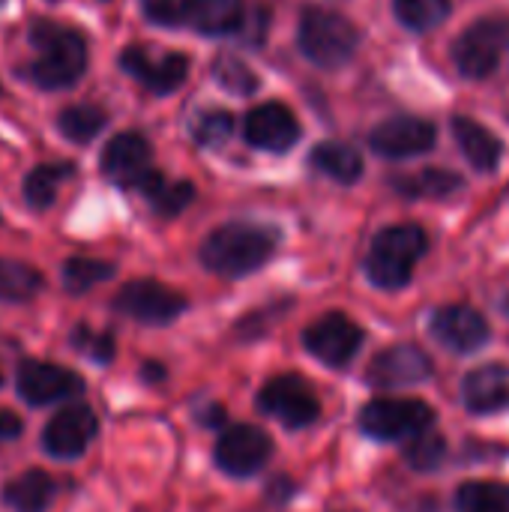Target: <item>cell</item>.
Wrapping results in <instances>:
<instances>
[{
	"mask_svg": "<svg viewBox=\"0 0 509 512\" xmlns=\"http://www.w3.org/2000/svg\"><path fill=\"white\" fill-rule=\"evenodd\" d=\"M42 291V273L24 261L0 258V303H27Z\"/></svg>",
	"mask_w": 509,
	"mask_h": 512,
	"instance_id": "cell-25",
	"label": "cell"
},
{
	"mask_svg": "<svg viewBox=\"0 0 509 512\" xmlns=\"http://www.w3.org/2000/svg\"><path fill=\"white\" fill-rule=\"evenodd\" d=\"M195 0H141V9L150 21L165 24V27H177L192 15Z\"/></svg>",
	"mask_w": 509,
	"mask_h": 512,
	"instance_id": "cell-36",
	"label": "cell"
},
{
	"mask_svg": "<svg viewBox=\"0 0 509 512\" xmlns=\"http://www.w3.org/2000/svg\"><path fill=\"white\" fill-rule=\"evenodd\" d=\"M0 3H3V0H0Z\"/></svg>",
	"mask_w": 509,
	"mask_h": 512,
	"instance_id": "cell-40",
	"label": "cell"
},
{
	"mask_svg": "<svg viewBox=\"0 0 509 512\" xmlns=\"http://www.w3.org/2000/svg\"><path fill=\"white\" fill-rule=\"evenodd\" d=\"M189 18L207 36H225L243 27V0H195Z\"/></svg>",
	"mask_w": 509,
	"mask_h": 512,
	"instance_id": "cell-24",
	"label": "cell"
},
{
	"mask_svg": "<svg viewBox=\"0 0 509 512\" xmlns=\"http://www.w3.org/2000/svg\"><path fill=\"white\" fill-rule=\"evenodd\" d=\"M144 378H165V372L159 363H150V366H144Z\"/></svg>",
	"mask_w": 509,
	"mask_h": 512,
	"instance_id": "cell-39",
	"label": "cell"
},
{
	"mask_svg": "<svg viewBox=\"0 0 509 512\" xmlns=\"http://www.w3.org/2000/svg\"><path fill=\"white\" fill-rule=\"evenodd\" d=\"M270 495H273L276 501H285V498H291V495H294V486H291L285 477H279V480H273V486H270Z\"/></svg>",
	"mask_w": 509,
	"mask_h": 512,
	"instance_id": "cell-38",
	"label": "cell"
},
{
	"mask_svg": "<svg viewBox=\"0 0 509 512\" xmlns=\"http://www.w3.org/2000/svg\"><path fill=\"white\" fill-rule=\"evenodd\" d=\"M243 132L252 147L267 150V153H285L300 141V123L294 111L285 108L282 102H267V105L252 108L246 114Z\"/></svg>",
	"mask_w": 509,
	"mask_h": 512,
	"instance_id": "cell-14",
	"label": "cell"
},
{
	"mask_svg": "<svg viewBox=\"0 0 509 512\" xmlns=\"http://www.w3.org/2000/svg\"><path fill=\"white\" fill-rule=\"evenodd\" d=\"M72 177V165L69 162H48V165H36L27 177H24V201L33 210H45L54 204L57 198V186Z\"/></svg>",
	"mask_w": 509,
	"mask_h": 512,
	"instance_id": "cell-26",
	"label": "cell"
},
{
	"mask_svg": "<svg viewBox=\"0 0 509 512\" xmlns=\"http://www.w3.org/2000/svg\"><path fill=\"white\" fill-rule=\"evenodd\" d=\"M372 147L390 159H408L426 153L435 144V126L420 117H390L372 129Z\"/></svg>",
	"mask_w": 509,
	"mask_h": 512,
	"instance_id": "cell-18",
	"label": "cell"
},
{
	"mask_svg": "<svg viewBox=\"0 0 509 512\" xmlns=\"http://www.w3.org/2000/svg\"><path fill=\"white\" fill-rule=\"evenodd\" d=\"M114 309L123 312L126 318L138 321V324H150V327H165L171 321H177L189 303L180 291L153 282V279H135L126 282L117 297H114Z\"/></svg>",
	"mask_w": 509,
	"mask_h": 512,
	"instance_id": "cell-7",
	"label": "cell"
},
{
	"mask_svg": "<svg viewBox=\"0 0 509 512\" xmlns=\"http://www.w3.org/2000/svg\"><path fill=\"white\" fill-rule=\"evenodd\" d=\"M258 408L285 429H306L321 417V399L300 375H276L258 393Z\"/></svg>",
	"mask_w": 509,
	"mask_h": 512,
	"instance_id": "cell-6",
	"label": "cell"
},
{
	"mask_svg": "<svg viewBox=\"0 0 509 512\" xmlns=\"http://www.w3.org/2000/svg\"><path fill=\"white\" fill-rule=\"evenodd\" d=\"M99 432V420L90 405H69L57 411L42 429V450L54 459H78Z\"/></svg>",
	"mask_w": 509,
	"mask_h": 512,
	"instance_id": "cell-12",
	"label": "cell"
},
{
	"mask_svg": "<svg viewBox=\"0 0 509 512\" xmlns=\"http://www.w3.org/2000/svg\"><path fill=\"white\" fill-rule=\"evenodd\" d=\"M450 12V0H396V15L411 30L438 27Z\"/></svg>",
	"mask_w": 509,
	"mask_h": 512,
	"instance_id": "cell-31",
	"label": "cell"
},
{
	"mask_svg": "<svg viewBox=\"0 0 509 512\" xmlns=\"http://www.w3.org/2000/svg\"><path fill=\"white\" fill-rule=\"evenodd\" d=\"M72 348H78L93 363H111L114 360V336L105 333V330L102 333L99 330H90L87 324H78L72 330Z\"/></svg>",
	"mask_w": 509,
	"mask_h": 512,
	"instance_id": "cell-35",
	"label": "cell"
},
{
	"mask_svg": "<svg viewBox=\"0 0 509 512\" xmlns=\"http://www.w3.org/2000/svg\"><path fill=\"white\" fill-rule=\"evenodd\" d=\"M357 42H360L357 27L339 12L309 9L300 21L303 54L324 69H339L342 63H348L357 51Z\"/></svg>",
	"mask_w": 509,
	"mask_h": 512,
	"instance_id": "cell-4",
	"label": "cell"
},
{
	"mask_svg": "<svg viewBox=\"0 0 509 512\" xmlns=\"http://www.w3.org/2000/svg\"><path fill=\"white\" fill-rule=\"evenodd\" d=\"M279 246V231L252 222H228L201 243V264L225 279H243L261 270Z\"/></svg>",
	"mask_w": 509,
	"mask_h": 512,
	"instance_id": "cell-1",
	"label": "cell"
},
{
	"mask_svg": "<svg viewBox=\"0 0 509 512\" xmlns=\"http://www.w3.org/2000/svg\"><path fill=\"white\" fill-rule=\"evenodd\" d=\"M114 276V264L99 258H69L63 264V288L69 294H87L90 288L108 282Z\"/></svg>",
	"mask_w": 509,
	"mask_h": 512,
	"instance_id": "cell-30",
	"label": "cell"
},
{
	"mask_svg": "<svg viewBox=\"0 0 509 512\" xmlns=\"http://www.w3.org/2000/svg\"><path fill=\"white\" fill-rule=\"evenodd\" d=\"M453 129H456V141H459L462 153L468 156V162L477 171H495L498 168L504 147L483 123H477L471 117H456Z\"/></svg>",
	"mask_w": 509,
	"mask_h": 512,
	"instance_id": "cell-21",
	"label": "cell"
},
{
	"mask_svg": "<svg viewBox=\"0 0 509 512\" xmlns=\"http://www.w3.org/2000/svg\"><path fill=\"white\" fill-rule=\"evenodd\" d=\"M153 147L141 132H120L102 150V171L111 183L138 189V183L153 171Z\"/></svg>",
	"mask_w": 509,
	"mask_h": 512,
	"instance_id": "cell-13",
	"label": "cell"
},
{
	"mask_svg": "<svg viewBox=\"0 0 509 512\" xmlns=\"http://www.w3.org/2000/svg\"><path fill=\"white\" fill-rule=\"evenodd\" d=\"M462 396L471 414H492L509 405V369L501 363H489L474 369L465 384Z\"/></svg>",
	"mask_w": 509,
	"mask_h": 512,
	"instance_id": "cell-19",
	"label": "cell"
},
{
	"mask_svg": "<svg viewBox=\"0 0 509 512\" xmlns=\"http://www.w3.org/2000/svg\"><path fill=\"white\" fill-rule=\"evenodd\" d=\"M138 192L147 195V201L153 204V210L159 216H177L183 213L192 198H195V186L189 180H177V183H168L156 168L138 183Z\"/></svg>",
	"mask_w": 509,
	"mask_h": 512,
	"instance_id": "cell-22",
	"label": "cell"
},
{
	"mask_svg": "<svg viewBox=\"0 0 509 512\" xmlns=\"http://www.w3.org/2000/svg\"><path fill=\"white\" fill-rule=\"evenodd\" d=\"M426 231L420 225H393L384 228L369 249L366 258V276L372 285L384 291L405 288L414 276L417 261L426 255Z\"/></svg>",
	"mask_w": 509,
	"mask_h": 512,
	"instance_id": "cell-3",
	"label": "cell"
},
{
	"mask_svg": "<svg viewBox=\"0 0 509 512\" xmlns=\"http://www.w3.org/2000/svg\"><path fill=\"white\" fill-rule=\"evenodd\" d=\"M507 45L509 21L483 18V21H477L474 27H468L456 39L453 57H456V66H459L462 75H468V78H486L498 66V60L507 51Z\"/></svg>",
	"mask_w": 509,
	"mask_h": 512,
	"instance_id": "cell-8",
	"label": "cell"
},
{
	"mask_svg": "<svg viewBox=\"0 0 509 512\" xmlns=\"http://www.w3.org/2000/svg\"><path fill=\"white\" fill-rule=\"evenodd\" d=\"M54 480L45 471H24L0 492V504L9 512H45L54 501Z\"/></svg>",
	"mask_w": 509,
	"mask_h": 512,
	"instance_id": "cell-20",
	"label": "cell"
},
{
	"mask_svg": "<svg viewBox=\"0 0 509 512\" xmlns=\"http://www.w3.org/2000/svg\"><path fill=\"white\" fill-rule=\"evenodd\" d=\"M15 387L27 405H51V402L75 399L84 390V381L66 366L45 363V360H24L18 366Z\"/></svg>",
	"mask_w": 509,
	"mask_h": 512,
	"instance_id": "cell-11",
	"label": "cell"
},
{
	"mask_svg": "<svg viewBox=\"0 0 509 512\" xmlns=\"http://www.w3.org/2000/svg\"><path fill=\"white\" fill-rule=\"evenodd\" d=\"M312 165L336 183H357L363 174V159L354 147L339 141H324L312 150Z\"/></svg>",
	"mask_w": 509,
	"mask_h": 512,
	"instance_id": "cell-23",
	"label": "cell"
},
{
	"mask_svg": "<svg viewBox=\"0 0 509 512\" xmlns=\"http://www.w3.org/2000/svg\"><path fill=\"white\" fill-rule=\"evenodd\" d=\"M396 189L408 198H447L462 189V177L441 171V168H426L411 177H399Z\"/></svg>",
	"mask_w": 509,
	"mask_h": 512,
	"instance_id": "cell-27",
	"label": "cell"
},
{
	"mask_svg": "<svg viewBox=\"0 0 509 512\" xmlns=\"http://www.w3.org/2000/svg\"><path fill=\"white\" fill-rule=\"evenodd\" d=\"M435 411L420 399H375L360 411V429L375 441H411L432 429Z\"/></svg>",
	"mask_w": 509,
	"mask_h": 512,
	"instance_id": "cell-5",
	"label": "cell"
},
{
	"mask_svg": "<svg viewBox=\"0 0 509 512\" xmlns=\"http://www.w3.org/2000/svg\"><path fill=\"white\" fill-rule=\"evenodd\" d=\"M303 342H306V351L315 360H321L324 366L345 369L363 345V330L348 315L330 312V315L318 318L312 327H306Z\"/></svg>",
	"mask_w": 509,
	"mask_h": 512,
	"instance_id": "cell-10",
	"label": "cell"
},
{
	"mask_svg": "<svg viewBox=\"0 0 509 512\" xmlns=\"http://www.w3.org/2000/svg\"><path fill=\"white\" fill-rule=\"evenodd\" d=\"M18 435H21V420H18L12 411L0 408V444H6V441H15Z\"/></svg>",
	"mask_w": 509,
	"mask_h": 512,
	"instance_id": "cell-37",
	"label": "cell"
},
{
	"mask_svg": "<svg viewBox=\"0 0 509 512\" xmlns=\"http://www.w3.org/2000/svg\"><path fill=\"white\" fill-rule=\"evenodd\" d=\"M231 132H234V117L228 111H219V108L204 111L192 129V135L201 147H219L231 138Z\"/></svg>",
	"mask_w": 509,
	"mask_h": 512,
	"instance_id": "cell-34",
	"label": "cell"
},
{
	"mask_svg": "<svg viewBox=\"0 0 509 512\" xmlns=\"http://www.w3.org/2000/svg\"><path fill=\"white\" fill-rule=\"evenodd\" d=\"M57 126H60V132L69 141L90 144L102 132V126H105V111L96 108V105H72V108H63L60 111Z\"/></svg>",
	"mask_w": 509,
	"mask_h": 512,
	"instance_id": "cell-29",
	"label": "cell"
},
{
	"mask_svg": "<svg viewBox=\"0 0 509 512\" xmlns=\"http://www.w3.org/2000/svg\"><path fill=\"white\" fill-rule=\"evenodd\" d=\"M456 510L509 512V486H504V483H486V480L465 483V486L456 492Z\"/></svg>",
	"mask_w": 509,
	"mask_h": 512,
	"instance_id": "cell-28",
	"label": "cell"
},
{
	"mask_svg": "<svg viewBox=\"0 0 509 512\" xmlns=\"http://www.w3.org/2000/svg\"><path fill=\"white\" fill-rule=\"evenodd\" d=\"M405 459L414 471H435L447 459V441L435 432H423V435L411 438Z\"/></svg>",
	"mask_w": 509,
	"mask_h": 512,
	"instance_id": "cell-33",
	"label": "cell"
},
{
	"mask_svg": "<svg viewBox=\"0 0 509 512\" xmlns=\"http://www.w3.org/2000/svg\"><path fill=\"white\" fill-rule=\"evenodd\" d=\"M432 375V360L417 345H393L369 363V384L381 390L411 387Z\"/></svg>",
	"mask_w": 509,
	"mask_h": 512,
	"instance_id": "cell-15",
	"label": "cell"
},
{
	"mask_svg": "<svg viewBox=\"0 0 509 512\" xmlns=\"http://www.w3.org/2000/svg\"><path fill=\"white\" fill-rule=\"evenodd\" d=\"M432 333L435 339L459 354L480 351L489 342V324L486 318L471 309V306H444L432 318Z\"/></svg>",
	"mask_w": 509,
	"mask_h": 512,
	"instance_id": "cell-17",
	"label": "cell"
},
{
	"mask_svg": "<svg viewBox=\"0 0 509 512\" xmlns=\"http://www.w3.org/2000/svg\"><path fill=\"white\" fill-rule=\"evenodd\" d=\"M30 45H33V60L27 66V75L42 90L72 87L87 69L84 36L72 27L39 18L30 27Z\"/></svg>",
	"mask_w": 509,
	"mask_h": 512,
	"instance_id": "cell-2",
	"label": "cell"
},
{
	"mask_svg": "<svg viewBox=\"0 0 509 512\" xmlns=\"http://www.w3.org/2000/svg\"><path fill=\"white\" fill-rule=\"evenodd\" d=\"M270 456H273V438L249 423L222 432L213 450L216 468L225 471L228 477H252L270 462Z\"/></svg>",
	"mask_w": 509,
	"mask_h": 512,
	"instance_id": "cell-9",
	"label": "cell"
},
{
	"mask_svg": "<svg viewBox=\"0 0 509 512\" xmlns=\"http://www.w3.org/2000/svg\"><path fill=\"white\" fill-rule=\"evenodd\" d=\"M120 66L138 78L147 90H153L156 96H165L171 90H177L183 81H186V72H189V60L183 54H162V57H153L150 51L132 45L120 54Z\"/></svg>",
	"mask_w": 509,
	"mask_h": 512,
	"instance_id": "cell-16",
	"label": "cell"
},
{
	"mask_svg": "<svg viewBox=\"0 0 509 512\" xmlns=\"http://www.w3.org/2000/svg\"><path fill=\"white\" fill-rule=\"evenodd\" d=\"M213 75H216L219 84H222L225 90H231V93L249 96V93L258 87L255 72H252L240 57H234V54H219V57L213 60Z\"/></svg>",
	"mask_w": 509,
	"mask_h": 512,
	"instance_id": "cell-32",
	"label": "cell"
}]
</instances>
